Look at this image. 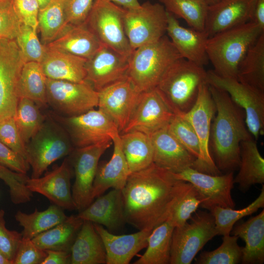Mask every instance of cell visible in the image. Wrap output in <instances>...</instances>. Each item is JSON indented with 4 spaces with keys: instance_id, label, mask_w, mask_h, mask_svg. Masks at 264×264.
Wrapping results in <instances>:
<instances>
[{
    "instance_id": "obj_34",
    "label": "cell",
    "mask_w": 264,
    "mask_h": 264,
    "mask_svg": "<svg viewBox=\"0 0 264 264\" xmlns=\"http://www.w3.org/2000/svg\"><path fill=\"white\" fill-rule=\"evenodd\" d=\"M67 217L62 208L54 204L44 211L36 208L30 214L18 211L15 215L16 220L23 227L22 238L29 239L63 222Z\"/></svg>"
},
{
    "instance_id": "obj_25",
    "label": "cell",
    "mask_w": 264,
    "mask_h": 264,
    "mask_svg": "<svg viewBox=\"0 0 264 264\" xmlns=\"http://www.w3.org/2000/svg\"><path fill=\"white\" fill-rule=\"evenodd\" d=\"M113 151L108 162H99L93 183L91 197L101 196L109 188L122 190L130 175L123 152L120 134L112 139Z\"/></svg>"
},
{
    "instance_id": "obj_11",
    "label": "cell",
    "mask_w": 264,
    "mask_h": 264,
    "mask_svg": "<svg viewBox=\"0 0 264 264\" xmlns=\"http://www.w3.org/2000/svg\"><path fill=\"white\" fill-rule=\"evenodd\" d=\"M207 82L227 92L232 100L243 109L247 128L257 140L264 131V92L237 79L220 76L213 70L207 71Z\"/></svg>"
},
{
    "instance_id": "obj_35",
    "label": "cell",
    "mask_w": 264,
    "mask_h": 264,
    "mask_svg": "<svg viewBox=\"0 0 264 264\" xmlns=\"http://www.w3.org/2000/svg\"><path fill=\"white\" fill-rule=\"evenodd\" d=\"M46 79L40 63H25L18 85L19 99L28 98L40 108L47 107Z\"/></svg>"
},
{
    "instance_id": "obj_1",
    "label": "cell",
    "mask_w": 264,
    "mask_h": 264,
    "mask_svg": "<svg viewBox=\"0 0 264 264\" xmlns=\"http://www.w3.org/2000/svg\"><path fill=\"white\" fill-rule=\"evenodd\" d=\"M188 182L152 163L130 174L122 190L126 222L151 230L166 221Z\"/></svg>"
},
{
    "instance_id": "obj_47",
    "label": "cell",
    "mask_w": 264,
    "mask_h": 264,
    "mask_svg": "<svg viewBox=\"0 0 264 264\" xmlns=\"http://www.w3.org/2000/svg\"><path fill=\"white\" fill-rule=\"evenodd\" d=\"M22 24L14 9L12 0L0 2V40H15Z\"/></svg>"
},
{
    "instance_id": "obj_2",
    "label": "cell",
    "mask_w": 264,
    "mask_h": 264,
    "mask_svg": "<svg viewBox=\"0 0 264 264\" xmlns=\"http://www.w3.org/2000/svg\"><path fill=\"white\" fill-rule=\"evenodd\" d=\"M209 88L217 112L210 136L213 160L220 171L233 172L240 165L241 143L252 135L247 128L244 110L228 93L210 85Z\"/></svg>"
},
{
    "instance_id": "obj_21",
    "label": "cell",
    "mask_w": 264,
    "mask_h": 264,
    "mask_svg": "<svg viewBox=\"0 0 264 264\" xmlns=\"http://www.w3.org/2000/svg\"><path fill=\"white\" fill-rule=\"evenodd\" d=\"M254 0H220L208 6L204 31L208 38L252 19Z\"/></svg>"
},
{
    "instance_id": "obj_48",
    "label": "cell",
    "mask_w": 264,
    "mask_h": 264,
    "mask_svg": "<svg viewBox=\"0 0 264 264\" xmlns=\"http://www.w3.org/2000/svg\"><path fill=\"white\" fill-rule=\"evenodd\" d=\"M0 142L26 158V144L21 137L14 117L0 120Z\"/></svg>"
},
{
    "instance_id": "obj_30",
    "label": "cell",
    "mask_w": 264,
    "mask_h": 264,
    "mask_svg": "<svg viewBox=\"0 0 264 264\" xmlns=\"http://www.w3.org/2000/svg\"><path fill=\"white\" fill-rule=\"evenodd\" d=\"M102 43L85 22L70 25L57 39L45 45L88 60Z\"/></svg>"
},
{
    "instance_id": "obj_6",
    "label": "cell",
    "mask_w": 264,
    "mask_h": 264,
    "mask_svg": "<svg viewBox=\"0 0 264 264\" xmlns=\"http://www.w3.org/2000/svg\"><path fill=\"white\" fill-rule=\"evenodd\" d=\"M64 129L48 114L43 124L26 144V159L32 168L31 178L42 176L49 166L74 150Z\"/></svg>"
},
{
    "instance_id": "obj_20",
    "label": "cell",
    "mask_w": 264,
    "mask_h": 264,
    "mask_svg": "<svg viewBox=\"0 0 264 264\" xmlns=\"http://www.w3.org/2000/svg\"><path fill=\"white\" fill-rule=\"evenodd\" d=\"M72 171L69 159L66 158L61 165L38 178H29L26 185L32 193L46 197L61 208L74 210L76 206L71 190Z\"/></svg>"
},
{
    "instance_id": "obj_53",
    "label": "cell",
    "mask_w": 264,
    "mask_h": 264,
    "mask_svg": "<svg viewBox=\"0 0 264 264\" xmlns=\"http://www.w3.org/2000/svg\"><path fill=\"white\" fill-rule=\"evenodd\" d=\"M0 165L18 173L26 174L30 166L26 159L0 142Z\"/></svg>"
},
{
    "instance_id": "obj_26",
    "label": "cell",
    "mask_w": 264,
    "mask_h": 264,
    "mask_svg": "<svg viewBox=\"0 0 264 264\" xmlns=\"http://www.w3.org/2000/svg\"><path fill=\"white\" fill-rule=\"evenodd\" d=\"M97 198L77 216L83 220L104 226L109 231H115L122 227L126 223L122 190L113 189Z\"/></svg>"
},
{
    "instance_id": "obj_12",
    "label": "cell",
    "mask_w": 264,
    "mask_h": 264,
    "mask_svg": "<svg viewBox=\"0 0 264 264\" xmlns=\"http://www.w3.org/2000/svg\"><path fill=\"white\" fill-rule=\"evenodd\" d=\"M216 112V107L209 85L206 82L200 86L194 106L187 113L180 115L192 125L199 143V155L195 160L192 168L199 172L213 175L221 174L216 165L210 151L211 121Z\"/></svg>"
},
{
    "instance_id": "obj_42",
    "label": "cell",
    "mask_w": 264,
    "mask_h": 264,
    "mask_svg": "<svg viewBox=\"0 0 264 264\" xmlns=\"http://www.w3.org/2000/svg\"><path fill=\"white\" fill-rule=\"evenodd\" d=\"M235 235L223 236L220 245L216 249L201 253L196 259L198 264H237L241 262L242 248Z\"/></svg>"
},
{
    "instance_id": "obj_3",
    "label": "cell",
    "mask_w": 264,
    "mask_h": 264,
    "mask_svg": "<svg viewBox=\"0 0 264 264\" xmlns=\"http://www.w3.org/2000/svg\"><path fill=\"white\" fill-rule=\"evenodd\" d=\"M264 32V29L250 21L209 38L206 49L214 72L222 77L237 79L247 51Z\"/></svg>"
},
{
    "instance_id": "obj_14",
    "label": "cell",
    "mask_w": 264,
    "mask_h": 264,
    "mask_svg": "<svg viewBox=\"0 0 264 264\" xmlns=\"http://www.w3.org/2000/svg\"><path fill=\"white\" fill-rule=\"evenodd\" d=\"M112 144V140H106L76 148L71 153V158L69 160L73 166L75 174L72 196L76 209L79 212L93 202L92 186L99 159Z\"/></svg>"
},
{
    "instance_id": "obj_54",
    "label": "cell",
    "mask_w": 264,
    "mask_h": 264,
    "mask_svg": "<svg viewBox=\"0 0 264 264\" xmlns=\"http://www.w3.org/2000/svg\"><path fill=\"white\" fill-rule=\"evenodd\" d=\"M46 256L42 264H70V252L58 250H45Z\"/></svg>"
},
{
    "instance_id": "obj_57",
    "label": "cell",
    "mask_w": 264,
    "mask_h": 264,
    "mask_svg": "<svg viewBox=\"0 0 264 264\" xmlns=\"http://www.w3.org/2000/svg\"><path fill=\"white\" fill-rule=\"evenodd\" d=\"M0 264H13L12 262L9 260L0 251Z\"/></svg>"
},
{
    "instance_id": "obj_29",
    "label": "cell",
    "mask_w": 264,
    "mask_h": 264,
    "mask_svg": "<svg viewBox=\"0 0 264 264\" xmlns=\"http://www.w3.org/2000/svg\"><path fill=\"white\" fill-rule=\"evenodd\" d=\"M231 234L245 242L242 248L241 262L243 264H262L264 262V210L246 221L233 227Z\"/></svg>"
},
{
    "instance_id": "obj_5",
    "label": "cell",
    "mask_w": 264,
    "mask_h": 264,
    "mask_svg": "<svg viewBox=\"0 0 264 264\" xmlns=\"http://www.w3.org/2000/svg\"><path fill=\"white\" fill-rule=\"evenodd\" d=\"M181 58L170 39L164 35L133 50L129 57L128 77L140 92L155 88L168 67Z\"/></svg>"
},
{
    "instance_id": "obj_36",
    "label": "cell",
    "mask_w": 264,
    "mask_h": 264,
    "mask_svg": "<svg viewBox=\"0 0 264 264\" xmlns=\"http://www.w3.org/2000/svg\"><path fill=\"white\" fill-rule=\"evenodd\" d=\"M237 79L264 92V32L247 51L238 68Z\"/></svg>"
},
{
    "instance_id": "obj_27",
    "label": "cell",
    "mask_w": 264,
    "mask_h": 264,
    "mask_svg": "<svg viewBox=\"0 0 264 264\" xmlns=\"http://www.w3.org/2000/svg\"><path fill=\"white\" fill-rule=\"evenodd\" d=\"M41 61L47 78L74 82L86 81L87 59L45 45Z\"/></svg>"
},
{
    "instance_id": "obj_28",
    "label": "cell",
    "mask_w": 264,
    "mask_h": 264,
    "mask_svg": "<svg viewBox=\"0 0 264 264\" xmlns=\"http://www.w3.org/2000/svg\"><path fill=\"white\" fill-rule=\"evenodd\" d=\"M106 252L93 223L84 220L70 248L71 264H106Z\"/></svg>"
},
{
    "instance_id": "obj_9",
    "label": "cell",
    "mask_w": 264,
    "mask_h": 264,
    "mask_svg": "<svg viewBox=\"0 0 264 264\" xmlns=\"http://www.w3.org/2000/svg\"><path fill=\"white\" fill-rule=\"evenodd\" d=\"M124 10L108 0H95L85 23L102 44L130 56L133 50L125 33Z\"/></svg>"
},
{
    "instance_id": "obj_16",
    "label": "cell",
    "mask_w": 264,
    "mask_h": 264,
    "mask_svg": "<svg viewBox=\"0 0 264 264\" xmlns=\"http://www.w3.org/2000/svg\"><path fill=\"white\" fill-rule=\"evenodd\" d=\"M172 174L176 179L192 184L204 200L200 206L202 208L210 211L216 206L231 208L235 207L231 195L234 184L233 172L213 175L191 167Z\"/></svg>"
},
{
    "instance_id": "obj_19",
    "label": "cell",
    "mask_w": 264,
    "mask_h": 264,
    "mask_svg": "<svg viewBox=\"0 0 264 264\" xmlns=\"http://www.w3.org/2000/svg\"><path fill=\"white\" fill-rule=\"evenodd\" d=\"M129 57L102 44L86 63L85 81L98 91L128 77Z\"/></svg>"
},
{
    "instance_id": "obj_40",
    "label": "cell",
    "mask_w": 264,
    "mask_h": 264,
    "mask_svg": "<svg viewBox=\"0 0 264 264\" xmlns=\"http://www.w3.org/2000/svg\"><path fill=\"white\" fill-rule=\"evenodd\" d=\"M40 109L29 99L21 98L19 100L14 118L25 144L39 131L46 118Z\"/></svg>"
},
{
    "instance_id": "obj_50",
    "label": "cell",
    "mask_w": 264,
    "mask_h": 264,
    "mask_svg": "<svg viewBox=\"0 0 264 264\" xmlns=\"http://www.w3.org/2000/svg\"><path fill=\"white\" fill-rule=\"evenodd\" d=\"M95 0H64L66 21L70 25L85 22Z\"/></svg>"
},
{
    "instance_id": "obj_45",
    "label": "cell",
    "mask_w": 264,
    "mask_h": 264,
    "mask_svg": "<svg viewBox=\"0 0 264 264\" xmlns=\"http://www.w3.org/2000/svg\"><path fill=\"white\" fill-rule=\"evenodd\" d=\"M37 30L22 24L15 41L26 62L41 63L45 51V45L39 39Z\"/></svg>"
},
{
    "instance_id": "obj_23",
    "label": "cell",
    "mask_w": 264,
    "mask_h": 264,
    "mask_svg": "<svg viewBox=\"0 0 264 264\" xmlns=\"http://www.w3.org/2000/svg\"><path fill=\"white\" fill-rule=\"evenodd\" d=\"M166 32L182 58L203 67L207 65L208 37L204 31L182 26L176 16L167 12Z\"/></svg>"
},
{
    "instance_id": "obj_33",
    "label": "cell",
    "mask_w": 264,
    "mask_h": 264,
    "mask_svg": "<svg viewBox=\"0 0 264 264\" xmlns=\"http://www.w3.org/2000/svg\"><path fill=\"white\" fill-rule=\"evenodd\" d=\"M84 220L77 215L66 220L32 239L43 250H58L70 252L71 247Z\"/></svg>"
},
{
    "instance_id": "obj_10",
    "label": "cell",
    "mask_w": 264,
    "mask_h": 264,
    "mask_svg": "<svg viewBox=\"0 0 264 264\" xmlns=\"http://www.w3.org/2000/svg\"><path fill=\"white\" fill-rule=\"evenodd\" d=\"M124 9V29L133 50L165 35L167 12L162 4L146 1L136 8Z\"/></svg>"
},
{
    "instance_id": "obj_24",
    "label": "cell",
    "mask_w": 264,
    "mask_h": 264,
    "mask_svg": "<svg viewBox=\"0 0 264 264\" xmlns=\"http://www.w3.org/2000/svg\"><path fill=\"white\" fill-rule=\"evenodd\" d=\"M106 252V264H128L140 251L146 248L151 230H139L131 234L115 235L102 225L93 223Z\"/></svg>"
},
{
    "instance_id": "obj_13",
    "label": "cell",
    "mask_w": 264,
    "mask_h": 264,
    "mask_svg": "<svg viewBox=\"0 0 264 264\" xmlns=\"http://www.w3.org/2000/svg\"><path fill=\"white\" fill-rule=\"evenodd\" d=\"M48 106L65 116L77 115L97 107L98 92L87 81L46 79Z\"/></svg>"
},
{
    "instance_id": "obj_7",
    "label": "cell",
    "mask_w": 264,
    "mask_h": 264,
    "mask_svg": "<svg viewBox=\"0 0 264 264\" xmlns=\"http://www.w3.org/2000/svg\"><path fill=\"white\" fill-rule=\"evenodd\" d=\"M189 220L173 230L171 264H191L206 243L218 235L215 220L210 212H195Z\"/></svg>"
},
{
    "instance_id": "obj_39",
    "label": "cell",
    "mask_w": 264,
    "mask_h": 264,
    "mask_svg": "<svg viewBox=\"0 0 264 264\" xmlns=\"http://www.w3.org/2000/svg\"><path fill=\"white\" fill-rule=\"evenodd\" d=\"M166 10L185 21L193 29L204 31L208 4L205 0H159Z\"/></svg>"
},
{
    "instance_id": "obj_49",
    "label": "cell",
    "mask_w": 264,
    "mask_h": 264,
    "mask_svg": "<svg viewBox=\"0 0 264 264\" xmlns=\"http://www.w3.org/2000/svg\"><path fill=\"white\" fill-rule=\"evenodd\" d=\"M5 212L0 210V251L13 264V260L18 248L22 239V235L15 230L7 228L4 220Z\"/></svg>"
},
{
    "instance_id": "obj_52",
    "label": "cell",
    "mask_w": 264,
    "mask_h": 264,
    "mask_svg": "<svg viewBox=\"0 0 264 264\" xmlns=\"http://www.w3.org/2000/svg\"><path fill=\"white\" fill-rule=\"evenodd\" d=\"M12 4L22 23L37 30L40 6L37 0H12Z\"/></svg>"
},
{
    "instance_id": "obj_18",
    "label": "cell",
    "mask_w": 264,
    "mask_h": 264,
    "mask_svg": "<svg viewBox=\"0 0 264 264\" xmlns=\"http://www.w3.org/2000/svg\"><path fill=\"white\" fill-rule=\"evenodd\" d=\"M175 115L155 88L141 92L126 127L120 134L137 131L150 135L167 127Z\"/></svg>"
},
{
    "instance_id": "obj_60",
    "label": "cell",
    "mask_w": 264,
    "mask_h": 264,
    "mask_svg": "<svg viewBox=\"0 0 264 264\" xmlns=\"http://www.w3.org/2000/svg\"><path fill=\"white\" fill-rule=\"evenodd\" d=\"M3 0H0V2H1L2 1H3Z\"/></svg>"
},
{
    "instance_id": "obj_44",
    "label": "cell",
    "mask_w": 264,
    "mask_h": 264,
    "mask_svg": "<svg viewBox=\"0 0 264 264\" xmlns=\"http://www.w3.org/2000/svg\"><path fill=\"white\" fill-rule=\"evenodd\" d=\"M168 129L188 152L196 159L199 156V141L193 126L187 119L182 116L175 115L168 125Z\"/></svg>"
},
{
    "instance_id": "obj_37",
    "label": "cell",
    "mask_w": 264,
    "mask_h": 264,
    "mask_svg": "<svg viewBox=\"0 0 264 264\" xmlns=\"http://www.w3.org/2000/svg\"><path fill=\"white\" fill-rule=\"evenodd\" d=\"M174 228L168 221L154 228L148 237L146 251L133 264H170L172 237Z\"/></svg>"
},
{
    "instance_id": "obj_15",
    "label": "cell",
    "mask_w": 264,
    "mask_h": 264,
    "mask_svg": "<svg viewBox=\"0 0 264 264\" xmlns=\"http://www.w3.org/2000/svg\"><path fill=\"white\" fill-rule=\"evenodd\" d=\"M25 63L15 40H0V120L15 115L18 85Z\"/></svg>"
},
{
    "instance_id": "obj_32",
    "label": "cell",
    "mask_w": 264,
    "mask_h": 264,
    "mask_svg": "<svg viewBox=\"0 0 264 264\" xmlns=\"http://www.w3.org/2000/svg\"><path fill=\"white\" fill-rule=\"evenodd\" d=\"M120 137L130 174L153 163V147L149 135L132 131L120 134Z\"/></svg>"
},
{
    "instance_id": "obj_55",
    "label": "cell",
    "mask_w": 264,
    "mask_h": 264,
    "mask_svg": "<svg viewBox=\"0 0 264 264\" xmlns=\"http://www.w3.org/2000/svg\"><path fill=\"white\" fill-rule=\"evenodd\" d=\"M251 21L264 29V0H254Z\"/></svg>"
},
{
    "instance_id": "obj_17",
    "label": "cell",
    "mask_w": 264,
    "mask_h": 264,
    "mask_svg": "<svg viewBox=\"0 0 264 264\" xmlns=\"http://www.w3.org/2000/svg\"><path fill=\"white\" fill-rule=\"evenodd\" d=\"M97 92L98 109L112 119L121 133L130 119L141 92L129 77Z\"/></svg>"
},
{
    "instance_id": "obj_56",
    "label": "cell",
    "mask_w": 264,
    "mask_h": 264,
    "mask_svg": "<svg viewBox=\"0 0 264 264\" xmlns=\"http://www.w3.org/2000/svg\"><path fill=\"white\" fill-rule=\"evenodd\" d=\"M126 9L136 8L140 6L138 0H108Z\"/></svg>"
},
{
    "instance_id": "obj_38",
    "label": "cell",
    "mask_w": 264,
    "mask_h": 264,
    "mask_svg": "<svg viewBox=\"0 0 264 264\" xmlns=\"http://www.w3.org/2000/svg\"><path fill=\"white\" fill-rule=\"evenodd\" d=\"M38 29L42 43L46 45L60 37L70 26L66 19L64 0H51L45 6L40 8Z\"/></svg>"
},
{
    "instance_id": "obj_22",
    "label": "cell",
    "mask_w": 264,
    "mask_h": 264,
    "mask_svg": "<svg viewBox=\"0 0 264 264\" xmlns=\"http://www.w3.org/2000/svg\"><path fill=\"white\" fill-rule=\"evenodd\" d=\"M153 147V163L172 173L192 168L196 158L169 132L168 126L149 135Z\"/></svg>"
},
{
    "instance_id": "obj_51",
    "label": "cell",
    "mask_w": 264,
    "mask_h": 264,
    "mask_svg": "<svg viewBox=\"0 0 264 264\" xmlns=\"http://www.w3.org/2000/svg\"><path fill=\"white\" fill-rule=\"evenodd\" d=\"M46 253L32 239L22 238L13 260V264H42Z\"/></svg>"
},
{
    "instance_id": "obj_46",
    "label": "cell",
    "mask_w": 264,
    "mask_h": 264,
    "mask_svg": "<svg viewBox=\"0 0 264 264\" xmlns=\"http://www.w3.org/2000/svg\"><path fill=\"white\" fill-rule=\"evenodd\" d=\"M29 177L26 174L14 172L0 165V179L9 188L12 202L15 204L29 202L33 197V193L26 184Z\"/></svg>"
},
{
    "instance_id": "obj_43",
    "label": "cell",
    "mask_w": 264,
    "mask_h": 264,
    "mask_svg": "<svg viewBox=\"0 0 264 264\" xmlns=\"http://www.w3.org/2000/svg\"><path fill=\"white\" fill-rule=\"evenodd\" d=\"M203 201L197 190L188 182L186 188L176 202L166 221L174 227L183 225Z\"/></svg>"
},
{
    "instance_id": "obj_58",
    "label": "cell",
    "mask_w": 264,
    "mask_h": 264,
    "mask_svg": "<svg viewBox=\"0 0 264 264\" xmlns=\"http://www.w3.org/2000/svg\"><path fill=\"white\" fill-rule=\"evenodd\" d=\"M51 0H37L40 8H42L45 6Z\"/></svg>"
},
{
    "instance_id": "obj_59",
    "label": "cell",
    "mask_w": 264,
    "mask_h": 264,
    "mask_svg": "<svg viewBox=\"0 0 264 264\" xmlns=\"http://www.w3.org/2000/svg\"><path fill=\"white\" fill-rule=\"evenodd\" d=\"M208 5L213 4L220 0H205Z\"/></svg>"
},
{
    "instance_id": "obj_8",
    "label": "cell",
    "mask_w": 264,
    "mask_h": 264,
    "mask_svg": "<svg viewBox=\"0 0 264 264\" xmlns=\"http://www.w3.org/2000/svg\"><path fill=\"white\" fill-rule=\"evenodd\" d=\"M48 114L64 129L76 148L112 140L120 134L115 123L99 109H93L72 116H63L55 112Z\"/></svg>"
},
{
    "instance_id": "obj_4",
    "label": "cell",
    "mask_w": 264,
    "mask_h": 264,
    "mask_svg": "<svg viewBox=\"0 0 264 264\" xmlns=\"http://www.w3.org/2000/svg\"><path fill=\"white\" fill-rule=\"evenodd\" d=\"M206 82L203 66L181 58L166 70L155 88L175 114L182 115L194 106L200 86Z\"/></svg>"
},
{
    "instance_id": "obj_41",
    "label": "cell",
    "mask_w": 264,
    "mask_h": 264,
    "mask_svg": "<svg viewBox=\"0 0 264 264\" xmlns=\"http://www.w3.org/2000/svg\"><path fill=\"white\" fill-rule=\"evenodd\" d=\"M264 207V186L259 196L246 207L236 210L231 208L216 206L210 211L213 215L218 235L231 234L235 224L242 218L250 215Z\"/></svg>"
},
{
    "instance_id": "obj_31",
    "label": "cell",
    "mask_w": 264,
    "mask_h": 264,
    "mask_svg": "<svg viewBox=\"0 0 264 264\" xmlns=\"http://www.w3.org/2000/svg\"><path fill=\"white\" fill-rule=\"evenodd\" d=\"M239 171L234 183L239 185L242 192L252 185L264 183V159L259 152L256 140L253 138L240 144Z\"/></svg>"
}]
</instances>
